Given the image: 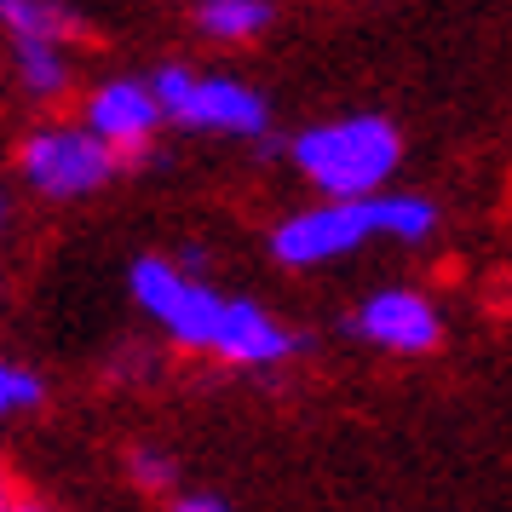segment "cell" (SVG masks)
Returning a JSON list of instances; mask_svg holds the SVG:
<instances>
[{
    "label": "cell",
    "instance_id": "obj_1",
    "mask_svg": "<svg viewBox=\"0 0 512 512\" xmlns=\"http://www.w3.org/2000/svg\"><path fill=\"white\" fill-rule=\"evenodd\" d=\"M397 127L386 116H346L323 121L294 139V162L323 196H369L397 167Z\"/></svg>",
    "mask_w": 512,
    "mask_h": 512
},
{
    "label": "cell",
    "instance_id": "obj_2",
    "mask_svg": "<svg viewBox=\"0 0 512 512\" xmlns=\"http://www.w3.org/2000/svg\"><path fill=\"white\" fill-rule=\"evenodd\" d=\"M156 93L162 110L179 127H202V133H231V139H265L271 110L254 87L225 81V75H190V70H156Z\"/></svg>",
    "mask_w": 512,
    "mask_h": 512
},
{
    "label": "cell",
    "instance_id": "obj_3",
    "mask_svg": "<svg viewBox=\"0 0 512 512\" xmlns=\"http://www.w3.org/2000/svg\"><path fill=\"white\" fill-rule=\"evenodd\" d=\"M18 162H24L29 185L47 196H87V190L110 185L127 156L98 127H41Z\"/></svg>",
    "mask_w": 512,
    "mask_h": 512
},
{
    "label": "cell",
    "instance_id": "obj_4",
    "mask_svg": "<svg viewBox=\"0 0 512 512\" xmlns=\"http://www.w3.org/2000/svg\"><path fill=\"white\" fill-rule=\"evenodd\" d=\"M133 300L156 317V323L179 340V346H208L219 340V323H225V305L208 282L185 277L179 265H167V259H139L133 265Z\"/></svg>",
    "mask_w": 512,
    "mask_h": 512
},
{
    "label": "cell",
    "instance_id": "obj_5",
    "mask_svg": "<svg viewBox=\"0 0 512 512\" xmlns=\"http://www.w3.org/2000/svg\"><path fill=\"white\" fill-rule=\"evenodd\" d=\"M380 236V213H374V196H328L323 208H305L294 219H282L277 236H271V254L282 265H323V259L351 254L357 242Z\"/></svg>",
    "mask_w": 512,
    "mask_h": 512
},
{
    "label": "cell",
    "instance_id": "obj_6",
    "mask_svg": "<svg viewBox=\"0 0 512 512\" xmlns=\"http://www.w3.org/2000/svg\"><path fill=\"white\" fill-rule=\"evenodd\" d=\"M351 328L380 351H432L438 334H443L432 300H420V294H409V288H386V294L363 300V311H357Z\"/></svg>",
    "mask_w": 512,
    "mask_h": 512
},
{
    "label": "cell",
    "instance_id": "obj_7",
    "mask_svg": "<svg viewBox=\"0 0 512 512\" xmlns=\"http://www.w3.org/2000/svg\"><path fill=\"white\" fill-rule=\"evenodd\" d=\"M162 93H156V81L144 87V81H104L87 104V127H98L104 139L116 144L121 156H144V144L156 133V121H162Z\"/></svg>",
    "mask_w": 512,
    "mask_h": 512
},
{
    "label": "cell",
    "instance_id": "obj_8",
    "mask_svg": "<svg viewBox=\"0 0 512 512\" xmlns=\"http://www.w3.org/2000/svg\"><path fill=\"white\" fill-rule=\"evenodd\" d=\"M288 351H300V340H294L282 323H271L254 300L225 305V323H219L213 357H225V363H236V369H265V363H282Z\"/></svg>",
    "mask_w": 512,
    "mask_h": 512
},
{
    "label": "cell",
    "instance_id": "obj_9",
    "mask_svg": "<svg viewBox=\"0 0 512 512\" xmlns=\"http://www.w3.org/2000/svg\"><path fill=\"white\" fill-rule=\"evenodd\" d=\"M0 18L12 29V41H70V35H81V18L64 0H0Z\"/></svg>",
    "mask_w": 512,
    "mask_h": 512
},
{
    "label": "cell",
    "instance_id": "obj_10",
    "mask_svg": "<svg viewBox=\"0 0 512 512\" xmlns=\"http://www.w3.org/2000/svg\"><path fill=\"white\" fill-rule=\"evenodd\" d=\"M196 24L208 29L213 41H254L259 29L271 24V6L265 0H202Z\"/></svg>",
    "mask_w": 512,
    "mask_h": 512
},
{
    "label": "cell",
    "instance_id": "obj_11",
    "mask_svg": "<svg viewBox=\"0 0 512 512\" xmlns=\"http://www.w3.org/2000/svg\"><path fill=\"white\" fill-rule=\"evenodd\" d=\"M18 81H24L35 98L64 93V81H70L64 47H58V41H18Z\"/></svg>",
    "mask_w": 512,
    "mask_h": 512
},
{
    "label": "cell",
    "instance_id": "obj_12",
    "mask_svg": "<svg viewBox=\"0 0 512 512\" xmlns=\"http://www.w3.org/2000/svg\"><path fill=\"white\" fill-rule=\"evenodd\" d=\"M374 213H380V231L397 236V242H420L438 225V208L426 196H386V202H374Z\"/></svg>",
    "mask_w": 512,
    "mask_h": 512
},
{
    "label": "cell",
    "instance_id": "obj_13",
    "mask_svg": "<svg viewBox=\"0 0 512 512\" xmlns=\"http://www.w3.org/2000/svg\"><path fill=\"white\" fill-rule=\"evenodd\" d=\"M35 403H41V380L29 369H18V363H6V369H0V409H6V415H24Z\"/></svg>",
    "mask_w": 512,
    "mask_h": 512
},
{
    "label": "cell",
    "instance_id": "obj_14",
    "mask_svg": "<svg viewBox=\"0 0 512 512\" xmlns=\"http://www.w3.org/2000/svg\"><path fill=\"white\" fill-rule=\"evenodd\" d=\"M133 472H139V484H167L162 455H150V449H139V455H133Z\"/></svg>",
    "mask_w": 512,
    "mask_h": 512
},
{
    "label": "cell",
    "instance_id": "obj_15",
    "mask_svg": "<svg viewBox=\"0 0 512 512\" xmlns=\"http://www.w3.org/2000/svg\"><path fill=\"white\" fill-rule=\"evenodd\" d=\"M173 512H231V507H225V501H213V495H185Z\"/></svg>",
    "mask_w": 512,
    "mask_h": 512
},
{
    "label": "cell",
    "instance_id": "obj_16",
    "mask_svg": "<svg viewBox=\"0 0 512 512\" xmlns=\"http://www.w3.org/2000/svg\"><path fill=\"white\" fill-rule=\"evenodd\" d=\"M6 512H41V507H6Z\"/></svg>",
    "mask_w": 512,
    "mask_h": 512
}]
</instances>
